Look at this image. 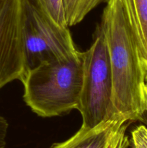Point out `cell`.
Wrapping results in <instances>:
<instances>
[{
	"label": "cell",
	"instance_id": "cell-5",
	"mask_svg": "<svg viewBox=\"0 0 147 148\" xmlns=\"http://www.w3.org/2000/svg\"><path fill=\"white\" fill-rule=\"evenodd\" d=\"M24 0H0V89L25 73Z\"/></svg>",
	"mask_w": 147,
	"mask_h": 148
},
{
	"label": "cell",
	"instance_id": "cell-9",
	"mask_svg": "<svg viewBox=\"0 0 147 148\" xmlns=\"http://www.w3.org/2000/svg\"><path fill=\"white\" fill-rule=\"evenodd\" d=\"M40 7L59 25L68 27L63 9V0H36Z\"/></svg>",
	"mask_w": 147,
	"mask_h": 148
},
{
	"label": "cell",
	"instance_id": "cell-8",
	"mask_svg": "<svg viewBox=\"0 0 147 148\" xmlns=\"http://www.w3.org/2000/svg\"><path fill=\"white\" fill-rule=\"evenodd\" d=\"M110 0H63L65 18L68 27L81 23L93 9Z\"/></svg>",
	"mask_w": 147,
	"mask_h": 148
},
{
	"label": "cell",
	"instance_id": "cell-1",
	"mask_svg": "<svg viewBox=\"0 0 147 148\" xmlns=\"http://www.w3.org/2000/svg\"><path fill=\"white\" fill-rule=\"evenodd\" d=\"M109 54L112 78V109L115 119L142 120L146 72L120 0H110L100 25Z\"/></svg>",
	"mask_w": 147,
	"mask_h": 148
},
{
	"label": "cell",
	"instance_id": "cell-10",
	"mask_svg": "<svg viewBox=\"0 0 147 148\" xmlns=\"http://www.w3.org/2000/svg\"><path fill=\"white\" fill-rule=\"evenodd\" d=\"M130 143L132 148H147V128L145 126H138L132 130Z\"/></svg>",
	"mask_w": 147,
	"mask_h": 148
},
{
	"label": "cell",
	"instance_id": "cell-7",
	"mask_svg": "<svg viewBox=\"0 0 147 148\" xmlns=\"http://www.w3.org/2000/svg\"><path fill=\"white\" fill-rule=\"evenodd\" d=\"M147 73V0H120Z\"/></svg>",
	"mask_w": 147,
	"mask_h": 148
},
{
	"label": "cell",
	"instance_id": "cell-2",
	"mask_svg": "<svg viewBox=\"0 0 147 148\" xmlns=\"http://www.w3.org/2000/svg\"><path fill=\"white\" fill-rule=\"evenodd\" d=\"M20 81L24 102L39 116H57L77 109L82 85L80 51L69 59L40 64L27 70Z\"/></svg>",
	"mask_w": 147,
	"mask_h": 148
},
{
	"label": "cell",
	"instance_id": "cell-3",
	"mask_svg": "<svg viewBox=\"0 0 147 148\" xmlns=\"http://www.w3.org/2000/svg\"><path fill=\"white\" fill-rule=\"evenodd\" d=\"M82 85L77 110L82 126L94 127L113 117L112 78L105 36L98 26L95 40L87 50L80 52Z\"/></svg>",
	"mask_w": 147,
	"mask_h": 148
},
{
	"label": "cell",
	"instance_id": "cell-4",
	"mask_svg": "<svg viewBox=\"0 0 147 148\" xmlns=\"http://www.w3.org/2000/svg\"><path fill=\"white\" fill-rule=\"evenodd\" d=\"M23 35L25 72L44 62L66 60L79 53L69 27L53 20L36 0H24Z\"/></svg>",
	"mask_w": 147,
	"mask_h": 148
},
{
	"label": "cell",
	"instance_id": "cell-6",
	"mask_svg": "<svg viewBox=\"0 0 147 148\" xmlns=\"http://www.w3.org/2000/svg\"><path fill=\"white\" fill-rule=\"evenodd\" d=\"M122 119H111L94 127L82 125L77 132L51 148H121L130 143L125 134L128 123Z\"/></svg>",
	"mask_w": 147,
	"mask_h": 148
},
{
	"label": "cell",
	"instance_id": "cell-12",
	"mask_svg": "<svg viewBox=\"0 0 147 148\" xmlns=\"http://www.w3.org/2000/svg\"><path fill=\"white\" fill-rule=\"evenodd\" d=\"M144 103H145V114L147 115V73L145 77V85L144 88Z\"/></svg>",
	"mask_w": 147,
	"mask_h": 148
},
{
	"label": "cell",
	"instance_id": "cell-13",
	"mask_svg": "<svg viewBox=\"0 0 147 148\" xmlns=\"http://www.w3.org/2000/svg\"><path fill=\"white\" fill-rule=\"evenodd\" d=\"M129 145H130V143H128V144H126V145H124V146H122V147H121V148H128V147Z\"/></svg>",
	"mask_w": 147,
	"mask_h": 148
},
{
	"label": "cell",
	"instance_id": "cell-11",
	"mask_svg": "<svg viewBox=\"0 0 147 148\" xmlns=\"http://www.w3.org/2000/svg\"><path fill=\"white\" fill-rule=\"evenodd\" d=\"M9 124L4 117L0 115V148H5Z\"/></svg>",
	"mask_w": 147,
	"mask_h": 148
}]
</instances>
